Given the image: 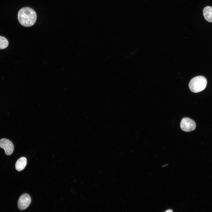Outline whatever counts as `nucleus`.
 <instances>
[{
    "label": "nucleus",
    "mask_w": 212,
    "mask_h": 212,
    "mask_svg": "<svg viewBox=\"0 0 212 212\" xmlns=\"http://www.w3.org/2000/svg\"><path fill=\"white\" fill-rule=\"evenodd\" d=\"M165 212H173V211H172V210H170H170H169H169H167V211H165Z\"/></svg>",
    "instance_id": "obj_9"
},
{
    "label": "nucleus",
    "mask_w": 212,
    "mask_h": 212,
    "mask_svg": "<svg viewBox=\"0 0 212 212\" xmlns=\"http://www.w3.org/2000/svg\"><path fill=\"white\" fill-rule=\"evenodd\" d=\"M26 159L25 157L19 158L15 164V168L16 170L21 171L24 169L26 164Z\"/></svg>",
    "instance_id": "obj_7"
},
{
    "label": "nucleus",
    "mask_w": 212,
    "mask_h": 212,
    "mask_svg": "<svg viewBox=\"0 0 212 212\" xmlns=\"http://www.w3.org/2000/svg\"><path fill=\"white\" fill-rule=\"evenodd\" d=\"M9 42L4 37L0 36V49H3L6 48L8 45Z\"/></svg>",
    "instance_id": "obj_8"
},
{
    "label": "nucleus",
    "mask_w": 212,
    "mask_h": 212,
    "mask_svg": "<svg viewBox=\"0 0 212 212\" xmlns=\"http://www.w3.org/2000/svg\"><path fill=\"white\" fill-rule=\"evenodd\" d=\"M35 11L29 7H24L21 9L18 14V19L22 25L30 27L33 25L37 19Z\"/></svg>",
    "instance_id": "obj_1"
},
{
    "label": "nucleus",
    "mask_w": 212,
    "mask_h": 212,
    "mask_svg": "<svg viewBox=\"0 0 212 212\" xmlns=\"http://www.w3.org/2000/svg\"><path fill=\"white\" fill-rule=\"evenodd\" d=\"M0 147L4 149L6 154L8 155L12 154L14 150V146L12 142L5 138L0 140Z\"/></svg>",
    "instance_id": "obj_5"
},
{
    "label": "nucleus",
    "mask_w": 212,
    "mask_h": 212,
    "mask_svg": "<svg viewBox=\"0 0 212 212\" xmlns=\"http://www.w3.org/2000/svg\"><path fill=\"white\" fill-rule=\"evenodd\" d=\"M203 13L205 19L209 22H212V7L210 6L205 7Z\"/></svg>",
    "instance_id": "obj_6"
},
{
    "label": "nucleus",
    "mask_w": 212,
    "mask_h": 212,
    "mask_svg": "<svg viewBox=\"0 0 212 212\" xmlns=\"http://www.w3.org/2000/svg\"><path fill=\"white\" fill-rule=\"evenodd\" d=\"M31 200L30 196L27 194L24 193L20 197L18 202V208L23 210L27 208L31 203Z\"/></svg>",
    "instance_id": "obj_4"
},
{
    "label": "nucleus",
    "mask_w": 212,
    "mask_h": 212,
    "mask_svg": "<svg viewBox=\"0 0 212 212\" xmlns=\"http://www.w3.org/2000/svg\"><path fill=\"white\" fill-rule=\"evenodd\" d=\"M196 127L195 122L188 117L183 118L180 123L181 129L182 130L186 132L194 130L196 129Z\"/></svg>",
    "instance_id": "obj_3"
},
{
    "label": "nucleus",
    "mask_w": 212,
    "mask_h": 212,
    "mask_svg": "<svg viewBox=\"0 0 212 212\" xmlns=\"http://www.w3.org/2000/svg\"><path fill=\"white\" fill-rule=\"evenodd\" d=\"M207 84L206 78L200 76L192 79L189 83V87L191 91L197 93L203 90L206 88Z\"/></svg>",
    "instance_id": "obj_2"
}]
</instances>
